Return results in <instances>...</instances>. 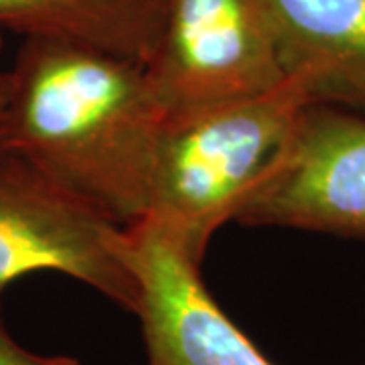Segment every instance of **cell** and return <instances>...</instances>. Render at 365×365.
<instances>
[{"label":"cell","instance_id":"1","mask_svg":"<svg viewBox=\"0 0 365 365\" xmlns=\"http://www.w3.org/2000/svg\"><path fill=\"white\" fill-rule=\"evenodd\" d=\"M165 120L140 63L78 43L23 39L0 143L132 227L148 211Z\"/></svg>","mask_w":365,"mask_h":365},{"label":"cell","instance_id":"2","mask_svg":"<svg viewBox=\"0 0 365 365\" xmlns=\"http://www.w3.org/2000/svg\"><path fill=\"white\" fill-rule=\"evenodd\" d=\"M311 104L307 83L288 76L256 96L167 116L143 222L203 266L213 234L234 222Z\"/></svg>","mask_w":365,"mask_h":365},{"label":"cell","instance_id":"3","mask_svg":"<svg viewBox=\"0 0 365 365\" xmlns=\"http://www.w3.org/2000/svg\"><path fill=\"white\" fill-rule=\"evenodd\" d=\"M35 272L63 274L134 314L128 227L0 143V292Z\"/></svg>","mask_w":365,"mask_h":365},{"label":"cell","instance_id":"4","mask_svg":"<svg viewBox=\"0 0 365 365\" xmlns=\"http://www.w3.org/2000/svg\"><path fill=\"white\" fill-rule=\"evenodd\" d=\"M144 69L167 116L256 96L287 79L262 0H167Z\"/></svg>","mask_w":365,"mask_h":365},{"label":"cell","instance_id":"5","mask_svg":"<svg viewBox=\"0 0 365 365\" xmlns=\"http://www.w3.org/2000/svg\"><path fill=\"white\" fill-rule=\"evenodd\" d=\"M234 222L365 242V118L309 106Z\"/></svg>","mask_w":365,"mask_h":365},{"label":"cell","instance_id":"6","mask_svg":"<svg viewBox=\"0 0 365 365\" xmlns=\"http://www.w3.org/2000/svg\"><path fill=\"white\" fill-rule=\"evenodd\" d=\"M128 262L148 365H274L211 297L201 264L158 227H128Z\"/></svg>","mask_w":365,"mask_h":365},{"label":"cell","instance_id":"7","mask_svg":"<svg viewBox=\"0 0 365 365\" xmlns=\"http://www.w3.org/2000/svg\"><path fill=\"white\" fill-rule=\"evenodd\" d=\"M284 76L365 118V0H262Z\"/></svg>","mask_w":365,"mask_h":365},{"label":"cell","instance_id":"8","mask_svg":"<svg viewBox=\"0 0 365 365\" xmlns=\"http://www.w3.org/2000/svg\"><path fill=\"white\" fill-rule=\"evenodd\" d=\"M165 13L167 0H0V33L78 43L146 66Z\"/></svg>","mask_w":365,"mask_h":365},{"label":"cell","instance_id":"9","mask_svg":"<svg viewBox=\"0 0 365 365\" xmlns=\"http://www.w3.org/2000/svg\"><path fill=\"white\" fill-rule=\"evenodd\" d=\"M0 365H81L78 359L61 357V355H39L29 351L21 343L13 339L9 329L0 317Z\"/></svg>","mask_w":365,"mask_h":365},{"label":"cell","instance_id":"10","mask_svg":"<svg viewBox=\"0 0 365 365\" xmlns=\"http://www.w3.org/2000/svg\"><path fill=\"white\" fill-rule=\"evenodd\" d=\"M2 53H4V43H2V33H0V116H2V110H4L9 93H11V67L4 66Z\"/></svg>","mask_w":365,"mask_h":365}]
</instances>
